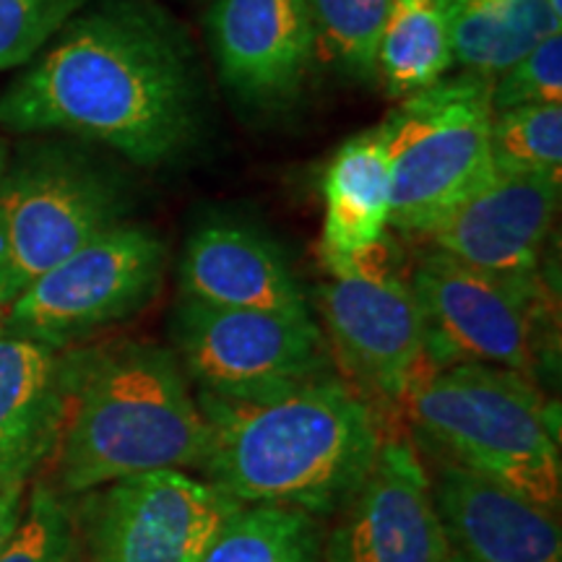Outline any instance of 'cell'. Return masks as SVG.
Wrapping results in <instances>:
<instances>
[{
    "instance_id": "obj_19",
    "label": "cell",
    "mask_w": 562,
    "mask_h": 562,
    "mask_svg": "<svg viewBox=\"0 0 562 562\" xmlns=\"http://www.w3.org/2000/svg\"><path fill=\"white\" fill-rule=\"evenodd\" d=\"M451 32L453 66L495 79L550 34L562 16L550 0H440Z\"/></svg>"
},
{
    "instance_id": "obj_16",
    "label": "cell",
    "mask_w": 562,
    "mask_h": 562,
    "mask_svg": "<svg viewBox=\"0 0 562 562\" xmlns=\"http://www.w3.org/2000/svg\"><path fill=\"white\" fill-rule=\"evenodd\" d=\"M180 294L214 307L311 313L277 245L243 224L214 222L193 232L182 250Z\"/></svg>"
},
{
    "instance_id": "obj_21",
    "label": "cell",
    "mask_w": 562,
    "mask_h": 562,
    "mask_svg": "<svg viewBox=\"0 0 562 562\" xmlns=\"http://www.w3.org/2000/svg\"><path fill=\"white\" fill-rule=\"evenodd\" d=\"M318 518L273 505H243L201 562H326Z\"/></svg>"
},
{
    "instance_id": "obj_4",
    "label": "cell",
    "mask_w": 562,
    "mask_h": 562,
    "mask_svg": "<svg viewBox=\"0 0 562 562\" xmlns=\"http://www.w3.org/2000/svg\"><path fill=\"white\" fill-rule=\"evenodd\" d=\"M402 409L432 456L560 510L558 404L537 381L492 364H451L422 375Z\"/></svg>"
},
{
    "instance_id": "obj_11",
    "label": "cell",
    "mask_w": 562,
    "mask_h": 562,
    "mask_svg": "<svg viewBox=\"0 0 562 562\" xmlns=\"http://www.w3.org/2000/svg\"><path fill=\"white\" fill-rule=\"evenodd\" d=\"M87 495L81 524L91 562H201L243 508L180 469L133 474Z\"/></svg>"
},
{
    "instance_id": "obj_17",
    "label": "cell",
    "mask_w": 562,
    "mask_h": 562,
    "mask_svg": "<svg viewBox=\"0 0 562 562\" xmlns=\"http://www.w3.org/2000/svg\"><path fill=\"white\" fill-rule=\"evenodd\" d=\"M63 417V351L16 334H0V480H30L58 446Z\"/></svg>"
},
{
    "instance_id": "obj_29",
    "label": "cell",
    "mask_w": 562,
    "mask_h": 562,
    "mask_svg": "<svg viewBox=\"0 0 562 562\" xmlns=\"http://www.w3.org/2000/svg\"><path fill=\"white\" fill-rule=\"evenodd\" d=\"M550 5H552L554 13H560V16H562V0H550Z\"/></svg>"
},
{
    "instance_id": "obj_7",
    "label": "cell",
    "mask_w": 562,
    "mask_h": 562,
    "mask_svg": "<svg viewBox=\"0 0 562 562\" xmlns=\"http://www.w3.org/2000/svg\"><path fill=\"white\" fill-rule=\"evenodd\" d=\"M430 370L492 364L537 381L547 351V292L539 273L482 271L427 250L409 273Z\"/></svg>"
},
{
    "instance_id": "obj_31",
    "label": "cell",
    "mask_w": 562,
    "mask_h": 562,
    "mask_svg": "<svg viewBox=\"0 0 562 562\" xmlns=\"http://www.w3.org/2000/svg\"><path fill=\"white\" fill-rule=\"evenodd\" d=\"M74 562H76V560H74Z\"/></svg>"
},
{
    "instance_id": "obj_20",
    "label": "cell",
    "mask_w": 562,
    "mask_h": 562,
    "mask_svg": "<svg viewBox=\"0 0 562 562\" xmlns=\"http://www.w3.org/2000/svg\"><path fill=\"white\" fill-rule=\"evenodd\" d=\"M453 68L451 32L440 0H391L375 53V81L406 100Z\"/></svg>"
},
{
    "instance_id": "obj_13",
    "label": "cell",
    "mask_w": 562,
    "mask_h": 562,
    "mask_svg": "<svg viewBox=\"0 0 562 562\" xmlns=\"http://www.w3.org/2000/svg\"><path fill=\"white\" fill-rule=\"evenodd\" d=\"M209 47L240 102L281 108L300 94L315 60L305 0H211Z\"/></svg>"
},
{
    "instance_id": "obj_5",
    "label": "cell",
    "mask_w": 562,
    "mask_h": 562,
    "mask_svg": "<svg viewBox=\"0 0 562 562\" xmlns=\"http://www.w3.org/2000/svg\"><path fill=\"white\" fill-rule=\"evenodd\" d=\"M125 214L121 172L89 149L58 138L19 146L0 175V307Z\"/></svg>"
},
{
    "instance_id": "obj_2",
    "label": "cell",
    "mask_w": 562,
    "mask_h": 562,
    "mask_svg": "<svg viewBox=\"0 0 562 562\" xmlns=\"http://www.w3.org/2000/svg\"><path fill=\"white\" fill-rule=\"evenodd\" d=\"M195 398L209 425L201 472L243 505L336 516L383 446L372 406L336 372L256 402Z\"/></svg>"
},
{
    "instance_id": "obj_27",
    "label": "cell",
    "mask_w": 562,
    "mask_h": 562,
    "mask_svg": "<svg viewBox=\"0 0 562 562\" xmlns=\"http://www.w3.org/2000/svg\"><path fill=\"white\" fill-rule=\"evenodd\" d=\"M24 495H26V482H11L0 480V550L9 542L11 533L16 531L21 521V513H24Z\"/></svg>"
},
{
    "instance_id": "obj_8",
    "label": "cell",
    "mask_w": 562,
    "mask_h": 562,
    "mask_svg": "<svg viewBox=\"0 0 562 562\" xmlns=\"http://www.w3.org/2000/svg\"><path fill=\"white\" fill-rule=\"evenodd\" d=\"M175 355L199 393L256 402L334 375L326 336L311 313L214 307L180 297Z\"/></svg>"
},
{
    "instance_id": "obj_23",
    "label": "cell",
    "mask_w": 562,
    "mask_h": 562,
    "mask_svg": "<svg viewBox=\"0 0 562 562\" xmlns=\"http://www.w3.org/2000/svg\"><path fill=\"white\" fill-rule=\"evenodd\" d=\"M490 157L495 172H562V104L492 112Z\"/></svg>"
},
{
    "instance_id": "obj_6",
    "label": "cell",
    "mask_w": 562,
    "mask_h": 562,
    "mask_svg": "<svg viewBox=\"0 0 562 562\" xmlns=\"http://www.w3.org/2000/svg\"><path fill=\"white\" fill-rule=\"evenodd\" d=\"M490 79L448 76L398 102L378 125L391 159V229L430 237L495 175L490 157Z\"/></svg>"
},
{
    "instance_id": "obj_28",
    "label": "cell",
    "mask_w": 562,
    "mask_h": 562,
    "mask_svg": "<svg viewBox=\"0 0 562 562\" xmlns=\"http://www.w3.org/2000/svg\"><path fill=\"white\" fill-rule=\"evenodd\" d=\"M5 161H9V146H5V140H0V175L5 170Z\"/></svg>"
},
{
    "instance_id": "obj_18",
    "label": "cell",
    "mask_w": 562,
    "mask_h": 562,
    "mask_svg": "<svg viewBox=\"0 0 562 562\" xmlns=\"http://www.w3.org/2000/svg\"><path fill=\"white\" fill-rule=\"evenodd\" d=\"M321 256L328 271H347L391 229V159L381 131L349 138L323 178Z\"/></svg>"
},
{
    "instance_id": "obj_25",
    "label": "cell",
    "mask_w": 562,
    "mask_h": 562,
    "mask_svg": "<svg viewBox=\"0 0 562 562\" xmlns=\"http://www.w3.org/2000/svg\"><path fill=\"white\" fill-rule=\"evenodd\" d=\"M89 0H0V74L24 68Z\"/></svg>"
},
{
    "instance_id": "obj_30",
    "label": "cell",
    "mask_w": 562,
    "mask_h": 562,
    "mask_svg": "<svg viewBox=\"0 0 562 562\" xmlns=\"http://www.w3.org/2000/svg\"><path fill=\"white\" fill-rule=\"evenodd\" d=\"M3 315H5V311L0 307V334H3Z\"/></svg>"
},
{
    "instance_id": "obj_9",
    "label": "cell",
    "mask_w": 562,
    "mask_h": 562,
    "mask_svg": "<svg viewBox=\"0 0 562 562\" xmlns=\"http://www.w3.org/2000/svg\"><path fill=\"white\" fill-rule=\"evenodd\" d=\"M165 263L154 232L117 224L34 279L5 307L3 331L66 351L144 311L161 290Z\"/></svg>"
},
{
    "instance_id": "obj_12",
    "label": "cell",
    "mask_w": 562,
    "mask_h": 562,
    "mask_svg": "<svg viewBox=\"0 0 562 562\" xmlns=\"http://www.w3.org/2000/svg\"><path fill=\"white\" fill-rule=\"evenodd\" d=\"M326 562H451L430 474L412 440L383 438L360 490L323 537Z\"/></svg>"
},
{
    "instance_id": "obj_22",
    "label": "cell",
    "mask_w": 562,
    "mask_h": 562,
    "mask_svg": "<svg viewBox=\"0 0 562 562\" xmlns=\"http://www.w3.org/2000/svg\"><path fill=\"white\" fill-rule=\"evenodd\" d=\"M315 32V55L341 74L375 81V53L391 0H305Z\"/></svg>"
},
{
    "instance_id": "obj_3",
    "label": "cell",
    "mask_w": 562,
    "mask_h": 562,
    "mask_svg": "<svg viewBox=\"0 0 562 562\" xmlns=\"http://www.w3.org/2000/svg\"><path fill=\"white\" fill-rule=\"evenodd\" d=\"M63 362L66 417L53 453L66 495L157 469L203 467L209 425L172 349L110 341Z\"/></svg>"
},
{
    "instance_id": "obj_24",
    "label": "cell",
    "mask_w": 562,
    "mask_h": 562,
    "mask_svg": "<svg viewBox=\"0 0 562 562\" xmlns=\"http://www.w3.org/2000/svg\"><path fill=\"white\" fill-rule=\"evenodd\" d=\"M74 516L58 492L37 484L24 505L16 531L0 550V562H74Z\"/></svg>"
},
{
    "instance_id": "obj_26",
    "label": "cell",
    "mask_w": 562,
    "mask_h": 562,
    "mask_svg": "<svg viewBox=\"0 0 562 562\" xmlns=\"http://www.w3.org/2000/svg\"><path fill=\"white\" fill-rule=\"evenodd\" d=\"M490 104L492 112L562 104V32L544 37L521 60L490 79Z\"/></svg>"
},
{
    "instance_id": "obj_1",
    "label": "cell",
    "mask_w": 562,
    "mask_h": 562,
    "mask_svg": "<svg viewBox=\"0 0 562 562\" xmlns=\"http://www.w3.org/2000/svg\"><path fill=\"white\" fill-rule=\"evenodd\" d=\"M201 123L199 60L151 0H89L0 94V131L91 140L138 167L178 159Z\"/></svg>"
},
{
    "instance_id": "obj_14",
    "label": "cell",
    "mask_w": 562,
    "mask_h": 562,
    "mask_svg": "<svg viewBox=\"0 0 562 562\" xmlns=\"http://www.w3.org/2000/svg\"><path fill=\"white\" fill-rule=\"evenodd\" d=\"M560 206V175L495 172L442 220L427 240L482 271L531 277Z\"/></svg>"
},
{
    "instance_id": "obj_10",
    "label": "cell",
    "mask_w": 562,
    "mask_h": 562,
    "mask_svg": "<svg viewBox=\"0 0 562 562\" xmlns=\"http://www.w3.org/2000/svg\"><path fill=\"white\" fill-rule=\"evenodd\" d=\"M326 344L347 383L385 409H402L422 375L430 372L417 300L391 261L389 235L347 271L331 273L318 290Z\"/></svg>"
},
{
    "instance_id": "obj_15",
    "label": "cell",
    "mask_w": 562,
    "mask_h": 562,
    "mask_svg": "<svg viewBox=\"0 0 562 562\" xmlns=\"http://www.w3.org/2000/svg\"><path fill=\"white\" fill-rule=\"evenodd\" d=\"M430 490L451 562H562L558 513L432 456Z\"/></svg>"
}]
</instances>
